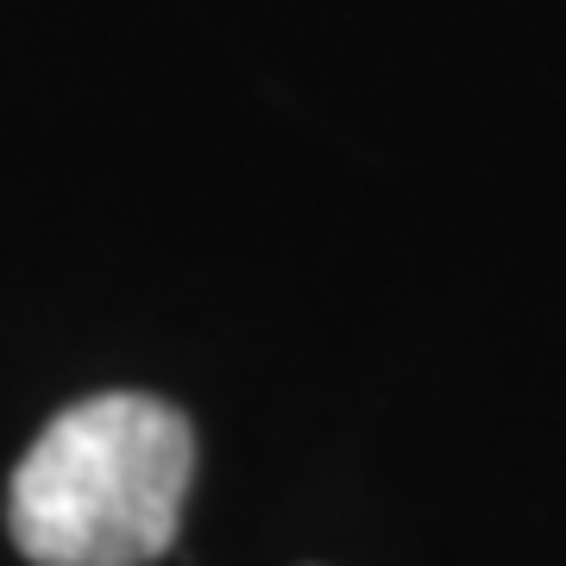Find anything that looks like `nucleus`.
<instances>
[{
	"label": "nucleus",
	"instance_id": "f257e3e1",
	"mask_svg": "<svg viewBox=\"0 0 566 566\" xmlns=\"http://www.w3.org/2000/svg\"><path fill=\"white\" fill-rule=\"evenodd\" d=\"M196 472V434L139 390L82 397L25 447L7 528L32 566H151L170 554Z\"/></svg>",
	"mask_w": 566,
	"mask_h": 566
}]
</instances>
